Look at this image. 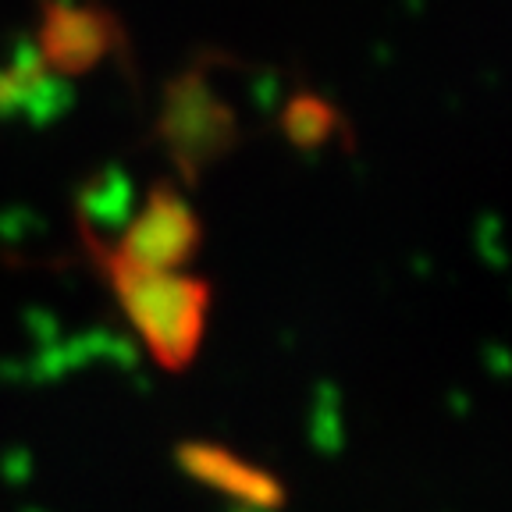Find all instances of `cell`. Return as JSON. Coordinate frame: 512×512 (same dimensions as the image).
<instances>
[{
    "mask_svg": "<svg viewBox=\"0 0 512 512\" xmlns=\"http://www.w3.org/2000/svg\"><path fill=\"white\" fill-rule=\"evenodd\" d=\"M82 249L89 253L111 296L118 299L125 320L143 338L146 352L171 374H182L207 335L210 317V281L182 271H146L121 260L114 246L96 239L89 221H79Z\"/></svg>",
    "mask_w": 512,
    "mask_h": 512,
    "instance_id": "1",
    "label": "cell"
},
{
    "mask_svg": "<svg viewBox=\"0 0 512 512\" xmlns=\"http://www.w3.org/2000/svg\"><path fill=\"white\" fill-rule=\"evenodd\" d=\"M157 136L178 175L189 185L200 182L203 171L214 168L217 160L228 157V150L239 143L235 111L210 86L203 64L168 82L157 118Z\"/></svg>",
    "mask_w": 512,
    "mask_h": 512,
    "instance_id": "2",
    "label": "cell"
},
{
    "mask_svg": "<svg viewBox=\"0 0 512 512\" xmlns=\"http://www.w3.org/2000/svg\"><path fill=\"white\" fill-rule=\"evenodd\" d=\"M203 246V224L171 182H157L146 192L139 214L128 221L125 235L114 246L121 260L146 271H182Z\"/></svg>",
    "mask_w": 512,
    "mask_h": 512,
    "instance_id": "3",
    "label": "cell"
},
{
    "mask_svg": "<svg viewBox=\"0 0 512 512\" xmlns=\"http://www.w3.org/2000/svg\"><path fill=\"white\" fill-rule=\"evenodd\" d=\"M121 47V22L104 4L43 0L32 54L50 75H86Z\"/></svg>",
    "mask_w": 512,
    "mask_h": 512,
    "instance_id": "4",
    "label": "cell"
},
{
    "mask_svg": "<svg viewBox=\"0 0 512 512\" xmlns=\"http://www.w3.org/2000/svg\"><path fill=\"white\" fill-rule=\"evenodd\" d=\"M175 463L185 477L224 495L228 502L246 505V509L278 512L288 502L285 480L278 473L260 463H249L235 448L217 445V441H182L175 448Z\"/></svg>",
    "mask_w": 512,
    "mask_h": 512,
    "instance_id": "5",
    "label": "cell"
},
{
    "mask_svg": "<svg viewBox=\"0 0 512 512\" xmlns=\"http://www.w3.org/2000/svg\"><path fill=\"white\" fill-rule=\"evenodd\" d=\"M57 93L61 82H54L32 47L0 72V114H57Z\"/></svg>",
    "mask_w": 512,
    "mask_h": 512,
    "instance_id": "6",
    "label": "cell"
},
{
    "mask_svg": "<svg viewBox=\"0 0 512 512\" xmlns=\"http://www.w3.org/2000/svg\"><path fill=\"white\" fill-rule=\"evenodd\" d=\"M342 125L345 118L338 114V107L320 93H310V89H299V93L288 96L285 111H281V132L299 150L328 146L331 139L342 136Z\"/></svg>",
    "mask_w": 512,
    "mask_h": 512,
    "instance_id": "7",
    "label": "cell"
}]
</instances>
